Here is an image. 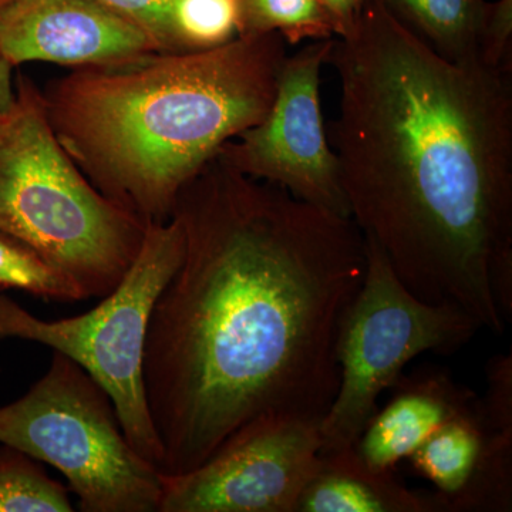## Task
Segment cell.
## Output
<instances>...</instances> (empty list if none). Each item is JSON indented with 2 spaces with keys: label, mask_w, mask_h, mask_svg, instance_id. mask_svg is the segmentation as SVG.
I'll return each instance as SVG.
<instances>
[{
  "label": "cell",
  "mask_w": 512,
  "mask_h": 512,
  "mask_svg": "<svg viewBox=\"0 0 512 512\" xmlns=\"http://www.w3.org/2000/svg\"><path fill=\"white\" fill-rule=\"evenodd\" d=\"M171 217L183 259L154 303L143 377L160 471L175 476L259 417L320 423L338 392L336 342L366 241L352 218L218 156Z\"/></svg>",
  "instance_id": "6da1fadb"
},
{
  "label": "cell",
  "mask_w": 512,
  "mask_h": 512,
  "mask_svg": "<svg viewBox=\"0 0 512 512\" xmlns=\"http://www.w3.org/2000/svg\"><path fill=\"white\" fill-rule=\"evenodd\" d=\"M330 146L349 217L421 301L512 319V69L450 62L366 0L333 40Z\"/></svg>",
  "instance_id": "7a4b0ae2"
},
{
  "label": "cell",
  "mask_w": 512,
  "mask_h": 512,
  "mask_svg": "<svg viewBox=\"0 0 512 512\" xmlns=\"http://www.w3.org/2000/svg\"><path fill=\"white\" fill-rule=\"evenodd\" d=\"M275 33L202 52L80 67L42 90L66 153L109 200L146 225L222 147L264 119L286 57Z\"/></svg>",
  "instance_id": "3957f363"
},
{
  "label": "cell",
  "mask_w": 512,
  "mask_h": 512,
  "mask_svg": "<svg viewBox=\"0 0 512 512\" xmlns=\"http://www.w3.org/2000/svg\"><path fill=\"white\" fill-rule=\"evenodd\" d=\"M146 229L90 183L57 138L42 90L19 74L0 114V231L35 249L87 299L120 284Z\"/></svg>",
  "instance_id": "277c9868"
},
{
  "label": "cell",
  "mask_w": 512,
  "mask_h": 512,
  "mask_svg": "<svg viewBox=\"0 0 512 512\" xmlns=\"http://www.w3.org/2000/svg\"><path fill=\"white\" fill-rule=\"evenodd\" d=\"M0 443L55 467L80 511L158 512L160 470L128 443L109 394L62 353L0 407Z\"/></svg>",
  "instance_id": "5b68a950"
},
{
  "label": "cell",
  "mask_w": 512,
  "mask_h": 512,
  "mask_svg": "<svg viewBox=\"0 0 512 512\" xmlns=\"http://www.w3.org/2000/svg\"><path fill=\"white\" fill-rule=\"evenodd\" d=\"M183 252V229L174 217L147 225L136 261L120 284L92 311L73 318H37L0 293V340L40 343L82 366L109 394L128 443L158 470L163 450L147 407L144 348L154 303Z\"/></svg>",
  "instance_id": "8992f818"
},
{
  "label": "cell",
  "mask_w": 512,
  "mask_h": 512,
  "mask_svg": "<svg viewBox=\"0 0 512 512\" xmlns=\"http://www.w3.org/2000/svg\"><path fill=\"white\" fill-rule=\"evenodd\" d=\"M366 241L362 286L340 323L338 392L319 423L320 454L355 446L377 412V399L424 353L453 355L480 329L466 312L421 301L404 286L382 249Z\"/></svg>",
  "instance_id": "52a82bcc"
},
{
  "label": "cell",
  "mask_w": 512,
  "mask_h": 512,
  "mask_svg": "<svg viewBox=\"0 0 512 512\" xmlns=\"http://www.w3.org/2000/svg\"><path fill=\"white\" fill-rule=\"evenodd\" d=\"M320 447L316 421H249L194 470L161 474L158 512H295Z\"/></svg>",
  "instance_id": "ba28073f"
},
{
  "label": "cell",
  "mask_w": 512,
  "mask_h": 512,
  "mask_svg": "<svg viewBox=\"0 0 512 512\" xmlns=\"http://www.w3.org/2000/svg\"><path fill=\"white\" fill-rule=\"evenodd\" d=\"M333 40L313 42L286 56L264 119L225 144L217 156L254 180L279 185L298 200L349 217L338 157L320 110V72L328 64Z\"/></svg>",
  "instance_id": "9c48e42d"
},
{
  "label": "cell",
  "mask_w": 512,
  "mask_h": 512,
  "mask_svg": "<svg viewBox=\"0 0 512 512\" xmlns=\"http://www.w3.org/2000/svg\"><path fill=\"white\" fill-rule=\"evenodd\" d=\"M158 52L151 37L99 0H15L0 12V55L13 67H96Z\"/></svg>",
  "instance_id": "30bf717a"
},
{
  "label": "cell",
  "mask_w": 512,
  "mask_h": 512,
  "mask_svg": "<svg viewBox=\"0 0 512 512\" xmlns=\"http://www.w3.org/2000/svg\"><path fill=\"white\" fill-rule=\"evenodd\" d=\"M392 390L390 402L377 409L353 446L366 466L380 471L396 470L447 420L478 403L474 392L441 367L403 375Z\"/></svg>",
  "instance_id": "8fae6325"
},
{
  "label": "cell",
  "mask_w": 512,
  "mask_h": 512,
  "mask_svg": "<svg viewBox=\"0 0 512 512\" xmlns=\"http://www.w3.org/2000/svg\"><path fill=\"white\" fill-rule=\"evenodd\" d=\"M295 512H448L437 491L412 490L394 471L366 466L355 448L320 454Z\"/></svg>",
  "instance_id": "7c38bea8"
},
{
  "label": "cell",
  "mask_w": 512,
  "mask_h": 512,
  "mask_svg": "<svg viewBox=\"0 0 512 512\" xmlns=\"http://www.w3.org/2000/svg\"><path fill=\"white\" fill-rule=\"evenodd\" d=\"M394 19L450 62L478 59L485 0H379ZM480 60V59H478Z\"/></svg>",
  "instance_id": "4fadbf2b"
},
{
  "label": "cell",
  "mask_w": 512,
  "mask_h": 512,
  "mask_svg": "<svg viewBox=\"0 0 512 512\" xmlns=\"http://www.w3.org/2000/svg\"><path fill=\"white\" fill-rule=\"evenodd\" d=\"M487 439L478 403L447 420L407 458L414 473L426 478L448 503L464 490L478 466Z\"/></svg>",
  "instance_id": "5bb4252c"
},
{
  "label": "cell",
  "mask_w": 512,
  "mask_h": 512,
  "mask_svg": "<svg viewBox=\"0 0 512 512\" xmlns=\"http://www.w3.org/2000/svg\"><path fill=\"white\" fill-rule=\"evenodd\" d=\"M239 36L275 33L288 45L338 37L335 20L320 0H237Z\"/></svg>",
  "instance_id": "9a60e30c"
},
{
  "label": "cell",
  "mask_w": 512,
  "mask_h": 512,
  "mask_svg": "<svg viewBox=\"0 0 512 512\" xmlns=\"http://www.w3.org/2000/svg\"><path fill=\"white\" fill-rule=\"evenodd\" d=\"M69 488L50 478L39 461L0 447V512H72Z\"/></svg>",
  "instance_id": "2e32d148"
},
{
  "label": "cell",
  "mask_w": 512,
  "mask_h": 512,
  "mask_svg": "<svg viewBox=\"0 0 512 512\" xmlns=\"http://www.w3.org/2000/svg\"><path fill=\"white\" fill-rule=\"evenodd\" d=\"M16 289L63 303L86 299L69 276L50 265L35 249L0 231V291Z\"/></svg>",
  "instance_id": "e0dca14e"
},
{
  "label": "cell",
  "mask_w": 512,
  "mask_h": 512,
  "mask_svg": "<svg viewBox=\"0 0 512 512\" xmlns=\"http://www.w3.org/2000/svg\"><path fill=\"white\" fill-rule=\"evenodd\" d=\"M174 25L187 52H202L239 36L237 0H177Z\"/></svg>",
  "instance_id": "ac0fdd59"
},
{
  "label": "cell",
  "mask_w": 512,
  "mask_h": 512,
  "mask_svg": "<svg viewBox=\"0 0 512 512\" xmlns=\"http://www.w3.org/2000/svg\"><path fill=\"white\" fill-rule=\"evenodd\" d=\"M138 28L156 43L160 53H188L174 25L177 0H99Z\"/></svg>",
  "instance_id": "d6986e66"
},
{
  "label": "cell",
  "mask_w": 512,
  "mask_h": 512,
  "mask_svg": "<svg viewBox=\"0 0 512 512\" xmlns=\"http://www.w3.org/2000/svg\"><path fill=\"white\" fill-rule=\"evenodd\" d=\"M477 53L491 69H512V0L487 2Z\"/></svg>",
  "instance_id": "ffe728a7"
},
{
  "label": "cell",
  "mask_w": 512,
  "mask_h": 512,
  "mask_svg": "<svg viewBox=\"0 0 512 512\" xmlns=\"http://www.w3.org/2000/svg\"><path fill=\"white\" fill-rule=\"evenodd\" d=\"M329 10L333 20H335L338 37L343 39L352 35L362 16L363 8H365L366 0H320Z\"/></svg>",
  "instance_id": "44dd1931"
},
{
  "label": "cell",
  "mask_w": 512,
  "mask_h": 512,
  "mask_svg": "<svg viewBox=\"0 0 512 512\" xmlns=\"http://www.w3.org/2000/svg\"><path fill=\"white\" fill-rule=\"evenodd\" d=\"M13 69H15V67L6 62L3 56L0 55V114L8 109L13 99H15Z\"/></svg>",
  "instance_id": "7402d4cb"
},
{
  "label": "cell",
  "mask_w": 512,
  "mask_h": 512,
  "mask_svg": "<svg viewBox=\"0 0 512 512\" xmlns=\"http://www.w3.org/2000/svg\"><path fill=\"white\" fill-rule=\"evenodd\" d=\"M13 2H15V0H0V12H3V10L8 8L9 5H12Z\"/></svg>",
  "instance_id": "603a6c76"
}]
</instances>
